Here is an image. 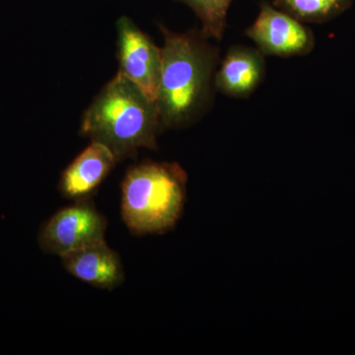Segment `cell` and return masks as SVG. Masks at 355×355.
<instances>
[{
  "instance_id": "5",
  "label": "cell",
  "mask_w": 355,
  "mask_h": 355,
  "mask_svg": "<svg viewBox=\"0 0 355 355\" xmlns=\"http://www.w3.org/2000/svg\"><path fill=\"white\" fill-rule=\"evenodd\" d=\"M119 73L139 86L156 103L161 72V48L128 17L116 23Z\"/></svg>"
},
{
  "instance_id": "3",
  "label": "cell",
  "mask_w": 355,
  "mask_h": 355,
  "mask_svg": "<svg viewBox=\"0 0 355 355\" xmlns=\"http://www.w3.org/2000/svg\"><path fill=\"white\" fill-rule=\"evenodd\" d=\"M188 176L177 163L146 161L128 169L121 182V212L135 235L171 230L183 214Z\"/></svg>"
},
{
  "instance_id": "11",
  "label": "cell",
  "mask_w": 355,
  "mask_h": 355,
  "mask_svg": "<svg viewBox=\"0 0 355 355\" xmlns=\"http://www.w3.org/2000/svg\"><path fill=\"white\" fill-rule=\"evenodd\" d=\"M193 9L207 38L220 41L223 38L229 8L233 0H178Z\"/></svg>"
},
{
  "instance_id": "10",
  "label": "cell",
  "mask_w": 355,
  "mask_h": 355,
  "mask_svg": "<svg viewBox=\"0 0 355 355\" xmlns=\"http://www.w3.org/2000/svg\"><path fill=\"white\" fill-rule=\"evenodd\" d=\"M277 6L299 21L326 22L345 12L352 0H277Z\"/></svg>"
},
{
  "instance_id": "8",
  "label": "cell",
  "mask_w": 355,
  "mask_h": 355,
  "mask_svg": "<svg viewBox=\"0 0 355 355\" xmlns=\"http://www.w3.org/2000/svg\"><path fill=\"white\" fill-rule=\"evenodd\" d=\"M116 163L108 147L91 141L62 172L58 183L60 193L72 200L91 198Z\"/></svg>"
},
{
  "instance_id": "2",
  "label": "cell",
  "mask_w": 355,
  "mask_h": 355,
  "mask_svg": "<svg viewBox=\"0 0 355 355\" xmlns=\"http://www.w3.org/2000/svg\"><path fill=\"white\" fill-rule=\"evenodd\" d=\"M160 130L156 103L118 72L86 110L80 133L108 147L121 162L135 157L139 149L157 148Z\"/></svg>"
},
{
  "instance_id": "7",
  "label": "cell",
  "mask_w": 355,
  "mask_h": 355,
  "mask_svg": "<svg viewBox=\"0 0 355 355\" xmlns=\"http://www.w3.org/2000/svg\"><path fill=\"white\" fill-rule=\"evenodd\" d=\"M60 259L67 272L97 288L113 291L125 282L121 257L105 240L79 248Z\"/></svg>"
},
{
  "instance_id": "1",
  "label": "cell",
  "mask_w": 355,
  "mask_h": 355,
  "mask_svg": "<svg viewBox=\"0 0 355 355\" xmlns=\"http://www.w3.org/2000/svg\"><path fill=\"white\" fill-rule=\"evenodd\" d=\"M160 29L164 38L156 98L160 128L188 127L211 105L218 51L202 31Z\"/></svg>"
},
{
  "instance_id": "9",
  "label": "cell",
  "mask_w": 355,
  "mask_h": 355,
  "mask_svg": "<svg viewBox=\"0 0 355 355\" xmlns=\"http://www.w3.org/2000/svg\"><path fill=\"white\" fill-rule=\"evenodd\" d=\"M263 53L259 49L235 46L216 69L214 87L222 94L247 98L263 83L266 73Z\"/></svg>"
},
{
  "instance_id": "4",
  "label": "cell",
  "mask_w": 355,
  "mask_h": 355,
  "mask_svg": "<svg viewBox=\"0 0 355 355\" xmlns=\"http://www.w3.org/2000/svg\"><path fill=\"white\" fill-rule=\"evenodd\" d=\"M107 220L91 198L74 200L48 219L38 236V244L48 254H64L105 240Z\"/></svg>"
},
{
  "instance_id": "6",
  "label": "cell",
  "mask_w": 355,
  "mask_h": 355,
  "mask_svg": "<svg viewBox=\"0 0 355 355\" xmlns=\"http://www.w3.org/2000/svg\"><path fill=\"white\" fill-rule=\"evenodd\" d=\"M247 36L263 55L289 58L305 55L314 49L313 32L282 9L263 3Z\"/></svg>"
}]
</instances>
